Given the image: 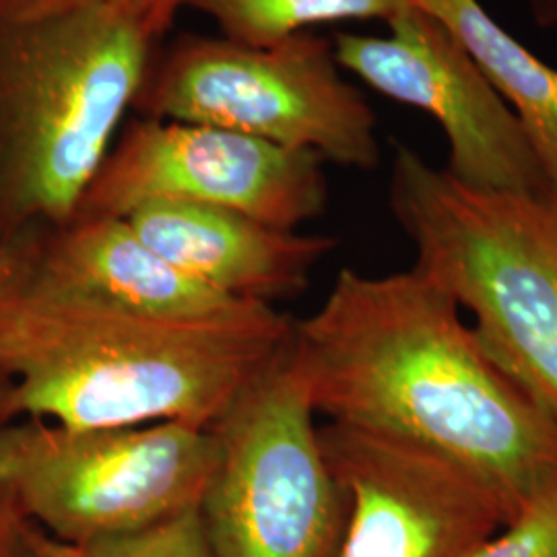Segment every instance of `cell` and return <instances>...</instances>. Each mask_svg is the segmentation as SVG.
<instances>
[{"instance_id": "6da1fadb", "label": "cell", "mask_w": 557, "mask_h": 557, "mask_svg": "<svg viewBox=\"0 0 557 557\" xmlns=\"http://www.w3.org/2000/svg\"><path fill=\"white\" fill-rule=\"evenodd\" d=\"M289 361L317 416L411 442L490 485L510 522L557 490V423L418 269L338 273Z\"/></svg>"}, {"instance_id": "7a4b0ae2", "label": "cell", "mask_w": 557, "mask_h": 557, "mask_svg": "<svg viewBox=\"0 0 557 557\" xmlns=\"http://www.w3.org/2000/svg\"><path fill=\"white\" fill-rule=\"evenodd\" d=\"M294 326L273 306L168 320L25 287L0 324V425L211 428L287 351Z\"/></svg>"}, {"instance_id": "3957f363", "label": "cell", "mask_w": 557, "mask_h": 557, "mask_svg": "<svg viewBox=\"0 0 557 557\" xmlns=\"http://www.w3.org/2000/svg\"><path fill=\"white\" fill-rule=\"evenodd\" d=\"M158 44L100 2L0 0V246L73 220Z\"/></svg>"}, {"instance_id": "277c9868", "label": "cell", "mask_w": 557, "mask_h": 557, "mask_svg": "<svg viewBox=\"0 0 557 557\" xmlns=\"http://www.w3.org/2000/svg\"><path fill=\"white\" fill-rule=\"evenodd\" d=\"M388 209L421 275L557 423V190H485L398 143Z\"/></svg>"}, {"instance_id": "5b68a950", "label": "cell", "mask_w": 557, "mask_h": 557, "mask_svg": "<svg viewBox=\"0 0 557 557\" xmlns=\"http://www.w3.org/2000/svg\"><path fill=\"white\" fill-rule=\"evenodd\" d=\"M333 41L299 32L271 46L180 34L156 46L133 110L312 151L354 170L382 161L379 119L343 77Z\"/></svg>"}, {"instance_id": "8992f818", "label": "cell", "mask_w": 557, "mask_h": 557, "mask_svg": "<svg viewBox=\"0 0 557 557\" xmlns=\"http://www.w3.org/2000/svg\"><path fill=\"white\" fill-rule=\"evenodd\" d=\"M215 465L211 428L182 421L0 425V487L44 533L81 547L199 510Z\"/></svg>"}, {"instance_id": "52a82bcc", "label": "cell", "mask_w": 557, "mask_h": 557, "mask_svg": "<svg viewBox=\"0 0 557 557\" xmlns=\"http://www.w3.org/2000/svg\"><path fill=\"white\" fill-rule=\"evenodd\" d=\"M211 432L218 465L199 515L215 557H337L347 498L289 347Z\"/></svg>"}, {"instance_id": "ba28073f", "label": "cell", "mask_w": 557, "mask_h": 557, "mask_svg": "<svg viewBox=\"0 0 557 557\" xmlns=\"http://www.w3.org/2000/svg\"><path fill=\"white\" fill-rule=\"evenodd\" d=\"M151 202L221 207L299 230L324 213L329 184L312 151L205 124L137 119L110 147L73 220H126Z\"/></svg>"}, {"instance_id": "9c48e42d", "label": "cell", "mask_w": 557, "mask_h": 557, "mask_svg": "<svg viewBox=\"0 0 557 557\" xmlns=\"http://www.w3.org/2000/svg\"><path fill=\"white\" fill-rule=\"evenodd\" d=\"M388 36L335 34L338 66L388 100L436 120L450 176L485 190H539L547 182L508 103L434 15L409 7Z\"/></svg>"}, {"instance_id": "30bf717a", "label": "cell", "mask_w": 557, "mask_h": 557, "mask_svg": "<svg viewBox=\"0 0 557 557\" xmlns=\"http://www.w3.org/2000/svg\"><path fill=\"white\" fill-rule=\"evenodd\" d=\"M320 444L347 498L337 557H473L510 522L490 485L411 442L326 421Z\"/></svg>"}, {"instance_id": "8fae6325", "label": "cell", "mask_w": 557, "mask_h": 557, "mask_svg": "<svg viewBox=\"0 0 557 557\" xmlns=\"http://www.w3.org/2000/svg\"><path fill=\"white\" fill-rule=\"evenodd\" d=\"M25 287L153 319H238L267 308L190 277L143 242L126 220H73L44 230Z\"/></svg>"}, {"instance_id": "7c38bea8", "label": "cell", "mask_w": 557, "mask_h": 557, "mask_svg": "<svg viewBox=\"0 0 557 557\" xmlns=\"http://www.w3.org/2000/svg\"><path fill=\"white\" fill-rule=\"evenodd\" d=\"M126 221L161 257L230 298L273 306L301 294L337 242L232 209L151 202Z\"/></svg>"}, {"instance_id": "4fadbf2b", "label": "cell", "mask_w": 557, "mask_h": 557, "mask_svg": "<svg viewBox=\"0 0 557 557\" xmlns=\"http://www.w3.org/2000/svg\"><path fill=\"white\" fill-rule=\"evenodd\" d=\"M442 21L515 112L549 188L557 190V69L518 41L479 0H413Z\"/></svg>"}, {"instance_id": "5bb4252c", "label": "cell", "mask_w": 557, "mask_h": 557, "mask_svg": "<svg viewBox=\"0 0 557 557\" xmlns=\"http://www.w3.org/2000/svg\"><path fill=\"white\" fill-rule=\"evenodd\" d=\"M413 0H184L218 25L223 38L271 46L320 23L395 20Z\"/></svg>"}, {"instance_id": "9a60e30c", "label": "cell", "mask_w": 557, "mask_h": 557, "mask_svg": "<svg viewBox=\"0 0 557 557\" xmlns=\"http://www.w3.org/2000/svg\"><path fill=\"white\" fill-rule=\"evenodd\" d=\"M89 557H215L199 510L184 512L126 537L85 547Z\"/></svg>"}, {"instance_id": "2e32d148", "label": "cell", "mask_w": 557, "mask_h": 557, "mask_svg": "<svg viewBox=\"0 0 557 557\" xmlns=\"http://www.w3.org/2000/svg\"><path fill=\"white\" fill-rule=\"evenodd\" d=\"M473 557H557V490L508 522Z\"/></svg>"}, {"instance_id": "e0dca14e", "label": "cell", "mask_w": 557, "mask_h": 557, "mask_svg": "<svg viewBox=\"0 0 557 557\" xmlns=\"http://www.w3.org/2000/svg\"><path fill=\"white\" fill-rule=\"evenodd\" d=\"M41 232H29L0 246V324L29 281Z\"/></svg>"}, {"instance_id": "ac0fdd59", "label": "cell", "mask_w": 557, "mask_h": 557, "mask_svg": "<svg viewBox=\"0 0 557 557\" xmlns=\"http://www.w3.org/2000/svg\"><path fill=\"white\" fill-rule=\"evenodd\" d=\"M34 533L36 524L0 487V557H34Z\"/></svg>"}, {"instance_id": "d6986e66", "label": "cell", "mask_w": 557, "mask_h": 557, "mask_svg": "<svg viewBox=\"0 0 557 557\" xmlns=\"http://www.w3.org/2000/svg\"><path fill=\"white\" fill-rule=\"evenodd\" d=\"M83 2H100L116 9L122 15L140 23L158 40H161V36L170 29L180 9H184V0H83Z\"/></svg>"}, {"instance_id": "ffe728a7", "label": "cell", "mask_w": 557, "mask_h": 557, "mask_svg": "<svg viewBox=\"0 0 557 557\" xmlns=\"http://www.w3.org/2000/svg\"><path fill=\"white\" fill-rule=\"evenodd\" d=\"M34 557H89L87 549L73 543H64L59 539L50 537L36 527L34 533Z\"/></svg>"}, {"instance_id": "44dd1931", "label": "cell", "mask_w": 557, "mask_h": 557, "mask_svg": "<svg viewBox=\"0 0 557 557\" xmlns=\"http://www.w3.org/2000/svg\"><path fill=\"white\" fill-rule=\"evenodd\" d=\"M527 7L537 27L545 32L557 29V0H527Z\"/></svg>"}]
</instances>
